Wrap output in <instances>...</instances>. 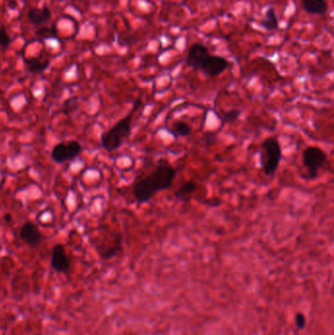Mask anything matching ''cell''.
I'll return each mask as SVG.
<instances>
[{
	"instance_id": "obj_1",
	"label": "cell",
	"mask_w": 334,
	"mask_h": 335,
	"mask_svg": "<svg viewBox=\"0 0 334 335\" xmlns=\"http://www.w3.org/2000/svg\"><path fill=\"white\" fill-rule=\"evenodd\" d=\"M176 169L166 158L159 159L149 173L137 176L132 182V195L139 204L149 202L160 191L172 187Z\"/></svg>"
},
{
	"instance_id": "obj_2",
	"label": "cell",
	"mask_w": 334,
	"mask_h": 335,
	"mask_svg": "<svg viewBox=\"0 0 334 335\" xmlns=\"http://www.w3.org/2000/svg\"><path fill=\"white\" fill-rule=\"evenodd\" d=\"M141 105L142 101L141 99L138 98L135 101L128 114L102 133L100 138V143L107 152H114L118 150L123 146V143L129 139L131 133L133 116L136 112L140 110Z\"/></svg>"
},
{
	"instance_id": "obj_3",
	"label": "cell",
	"mask_w": 334,
	"mask_h": 335,
	"mask_svg": "<svg viewBox=\"0 0 334 335\" xmlns=\"http://www.w3.org/2000/svg\"><path fill=\"white\" fill-rule=\"evenodd\" d=\"M282 147L276 137H269L260 144V169L265 176H273L279 170L282 162Z\"/></svg>"
},
{
	"instance_id": "obj_4",
	"label": "cell",
	"mask_w": 334,
	"mask_h": 335,
	"mask_svg": "<svg viewBox=\"0 0 334 335\" xmlns=\"http://www.w3.org/2000/svg\"><path fill=\"white\" fill-rule=\"evenodd\" d=\"M327 155L323 149L318 146H308L303 150L302 163L306 169V174L302 177L307 180H314L318 177L319 171L324 167Z\"/></svg>"
},
{
	"instance_id": "obj_5",
	"label": "cell",
	"mask_w": 334,
	"mask_h": 335,
	"mask_svg": "<svg viewBox=\"0 0 334 335\" xmlns=\"http://www.w3.org/2000/svg\"><path fill=\"white\" fill-rule=\"evenodd\" d=\"M83 151L82 144L77 141L59 142L53 147L51 159L57 164H63L80 156Z\"/></svg>"
},
{
	"instance_id": "obj_6",
	"label": "cell",
	"mask_w": 334,
	"mask_h": 335,
	"mask_svg": "<svg viewBox=\"0 0 334 335\" xmlns=\"http://www.w3.org/2000/svg\"><path fill=\"white\" fill-rule=\"evenodd\" d=\"M94 247L101 259L108 261L123 250V236L120 232L109 230L108 241L106 243H94Z\"/></svg>"
},
{
	"instance_id": "obj_7",
	"label": "cell",
	"mask_w": 334,
	"mask_h": 335,
	"mask_svg": "<svg viewBox=\"0 0 334 335\" xmlns=\"http://www.w3.org/2000/svg\"><path fill=\"white\" fill-rule=\"evenodd\" d=\"M231 67V63L223 56L209 55L202 64L200 70L205 76L217 77Z\"/></svg>"
},
{
	"instance_id": "obj_8",
	"label": "cell",
	"mask_w": 334,
	"mask_h": 335,
	"mask_svg": "<svg viewBox=\"0 0 334 335\" xmlns=\"http://www.w3.org/2000/svg\"><path fill=\"white\" fill-rule=\"evenodd\" d=\"M51 267L58 274H67L70 270V259L63 244L57 243L52 249Z\"/></svg>"
},
{
	"instance_id": "obj_9",
	"label": "cell",
	"mask_w": 334,
	"mask_h": 335,
	"mask_svg": "<svg viewBox=\"0 0 334 335\" xmlns=\"http://www.w3.org/2000/svg\"><path fill=\"white\" fill-rule=\"evenodd\" d=\"M210 55L208 48L202 43H194L187 53L186 64L194 71H199L204 61Z\"/></svg>"
},
{
	"instance_id": "obj_10",
	"label": "cell",
	"mask_w": 334,
	"mask_h": 335,
	"mask_svg": "<svg viewBox=\"0 0 334 335\" xmlns=\"http://www.w3.org/2000/svg\"><path fill=\"white\" fill-rule=\"evenodd\" d=\"M21 239L29 246L37 247L42 242V234L34 223L25 224L20 231Z\"/></svg>"
},
{
	"instance_id": "obj_11",
	"label": "cell",
	"mask_w": 334,
	"mask_h": 335,
	"mask_svg": "<svg viewBox=\"0 0 334 335\" xmlns=\"http://www.w3.org/2000/svg\"><path fill=\"white\" fill-rule=\"evenodd\" d=\"M166 130L174 138V139H181L187 138L192 132V126L190 123L182 120H176L171 123L169 126L166 127Z\"/></svg>"
},
{
	"instance_id": "obj_12",
	"label": "cell",
	"mask_w": 334,
	"mask_h": 335,
	"mask_svg": "<svg viewBox=\"0 0 334 335\" xmlns=\"http://www.w3.org/2000/svg\"><path fill=\"white\" fill-rule=\"evenodd\" d=\"M198 188L197 182L193 179H189L184 181L176 191L174 192V196L176 200L182 202H189L192 199L193 195Z\"/></svg>"
},
{
	"instance_id": "obj_13",
	"label": "cell",
	"mask_w": 334,
	"mask_h": 335,
	"mask_svg": "<svg viewBox=\"0 0 334 335\" xmlns=\"http://www.w3.org/2000/svg\"><path fill=\"white\" fill-rule=\"evenodd\" d=\"M303 10L311 15H322L327 11L326 0H302Z\"/></svg>"
},
{
	"instance_id": "obj_14",
	"label": "cell",
	"mask_w": 334,
	"mask_h": 335,
	"mask_svg": "<svg viewBox=\"0 0 334 335\" xmlns=\"http://www.w3.org/2000/svg\"><path fill=\"white\" fill-rule=\"evenodd\" d=\"M28 18L34 25H40L51 18V11L48 8H33L29 11Z\"/></svg>"
},
{
	"instance_id": "obj_15",
	"label": "cell",
	"mask_w": 334,
	"mask_h": 335,
	"mask_svg": "<svg viewBox=\"0 0 334 335\" xmlns=\"http://www.w3.org/2000/svg\"><path fill=\"white\" fill-rule=\"evenodd\" d=\"M262 26L268 32L275 31L279 28V19H278L276 10L274 7H270L265 11L264 19L262 21Z\"/></svg>"
},
{
	"instance_id": "obj_16",
	"label": "cell",
	"mask_w": 334,
	"mask_h": 335,
	"mask_svg": "<svg viewBox=\"0 0 334 335\" xmlns=\"http://www.w3.org/2000/svg\"><path fill=\"white\" fill-rule=\"evenodd\" d=\"M25 64H26V68L27 70L31 73H41L45 70L48 65H49V61H41L39 59L36 58H31V59H25Z\"/></svg>"
},
{
	"instance_id": "obj_17",
	"label": "cell",
	"mask_w": 334,
	"mask_h": 335,
	"mask_svg": "<svg viewBox=\"0 0 334 335\" xmlns=\"http://www.w3.org/2000/svg\"><path fill=\"white\" fill-rule=\"evenodd\" d=\"M217 115L222 123L229 124V123H235L239 119L241 112L238 109H229V110L222 111L221 113H218Z\"/></svg>"
},
{
	"instance_id": "obj_18",
	"label": "cell",
	"mask_w": 334,
	"mask_h": 335,
	"mask_svg": "<svg viewBox=\"0 0 334 335\" xmlns=\"http://www.w3.org/2000/svg\"><path fill=\"white\" fill-rule=\"evenodd\" d=\"M11 42V38L8 35L4 26H0V48H7Z\"/></svg>"
},
{
	"instance_id": "obj_19",
	"label": "cell",
	"mask_w": 334,
	"mask_h": 335,
	"mask_svg": "<svg viewBox=\"0 0 334 335\" xmlns=\"http://www.w3.org/2000/svg\"><path fill=\"white\" fill-rule=\"evenodd\" d=\"M306 323H307V319L306 317L303 313H297L295 316V324L297 326V328L302 330L306 327Z\"/></svg>"
},
{
	"instance_id": "obj_20",
	"label": "cell",
	"mask_w": 334,
	"mask_h": 335,
	"mask_svg": "<svg viewBox=\"0 0 334 335\" xmlns=\"http://www.w3.org/2000/svg\"><path fill=\"white\" fill-rule=\"evenodd\" d=\"M205 204L210 207H218L222 204V201L220 198H211V199H207L205 201Z\"/></svg>"
},
{
	"instance_id": "obj_21",
	"label": "cell",
	"mask_w": 334,
	"mask_h": 335,
	"mask_svg": "<svg viewBox=\"0 0 334 335\" xmlns=\"http://www.w3.org/2000/svg\"><path fill=\"white\" fill-rule=\"evenodd\" d=\"M4 220H5V222L6 223H11V221H12V216H11V214H6L5 216H4Z\"/></svg>"
}]
</instances>
